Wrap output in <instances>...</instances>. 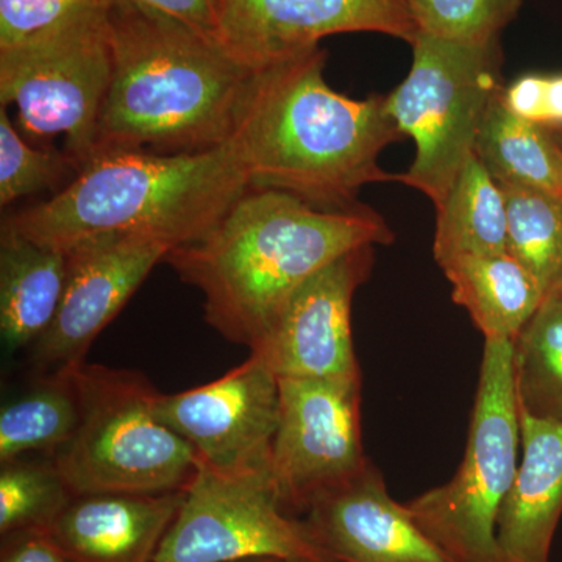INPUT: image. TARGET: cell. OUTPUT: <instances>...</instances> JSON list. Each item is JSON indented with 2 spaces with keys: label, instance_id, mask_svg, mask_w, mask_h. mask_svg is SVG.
<instances>
[{
  "label": "cell",
  "instance_id": "9",
  "mask_svg": "<svg viewBox=\"0 0 562 562\" xmlns=\"http://www.w3.org/2000/svg\"><path fill=\"white\" fill-rule=\"evenodd\" d=\"M336 562L284 513L272 471L224 473L199 461L154 562Z\"/></svg>",
  "mask_w": 562,
  "mask_h": 562
},
{
  "label": "cell",
  "instance_id": "16",
  "mask_svg": "<svg viewBox=\"0 0 562 562\" xmlns=\"http://www.w3.org/2000/svg\"><path fill=\"white\" fill-rule=\"evenodd\" d=\"M184 490L72 495L46 535L70 562H154Z\"/></svg>",
  "mask_w": 562,
  "mask_h": 562
},
{
  "label": "cell",
  "instance_id": "11",
  "mask_svg": "<svg viewBox=\"0 0 562 562\" xmlns=\"http://www.w3.org/2000/svg\"><path fill=\"white\" fill-rule=\"evenodd\" d=\"M280 379L262 351L203 386L160 394L158 419L181 436L199 460L224 473L272 471Z\"/></svg>",
  "mask_w": 562,
  "mask_h": 562
},
{
  "label": "cell",
  "instance_id": "33",
  "mask_svg": "<svg viewBox=\"0 0 562 562\" xmlns=\"http://www.w3.org/2000/svg\"><path fill=\"white\" fill-rule=\"evenodd\" d=\"M241 562H283V561H276V560H251V561H241Z\"/></svg>",
  "mask_w": 562,
  "mask_h": 562
},
{
  "label": "cell",
  "instance_id": "27",
  "mask_svg": "<svg viewBox=\"0 0 562 562\" xmlns=\"http://www.w3.org/2000/svg\"><path fill=\"white\" fill-rule=\"evenodd\" d=\"M77 176L65 150L35 149L0 109V205L2 209L41 191H61Z\"/></svg>",
  "mask_w": 562,
  "mask_h": 562
},
{
  "label": "cell",
  "instance_id": "1",
  "mask_svg": "<svg viewBox=\"0 0 562 562\" xmlns=\"http://www.w3.org/2000/svg\"><path fill=\"white\" fill-rule=\"evenodd\" d=\"M394 233L369 206L322 210L288 192L250 187L199 241L173 247L165 262L203 295L206 324L257 350L294 292L313 273Z\"/></svg>",
  "mask_w": 562,
  "mask_h": 562
},
{
  "label": "cell",
  "instance_id": "21",
  "mask_svg": "<svg viewBox=\"0 0 562 562\" xmlns=\"http://www.w3.org/2000/svg\"><path fill=\"white\" fill-rule=\"evenodd\" d=\"M475 155L497 183L522 184L562 199V149L552 127L516 116L492 102Z\"/></svg>",
  "mask_w": 562,
  "mask_h": 562
},
{
  "label": "cell",
  "instance_id": "3",
  "mask_svg": "<svg viewBox=\"0 0 562 562\" xmlns=\"http://www.w3.org/2000/svg\"><path fill=\"white\" fill-rule=\"evenodd\" d=\"M110 25L113 74L91 158L201 154L232 139L254 68L217 36L128 0H113Z\"/></svg>",
  "mask_w": 562,
  "mask_h": 562
},
{
  "label": "cell",
  "instance_id": "20",
  "mask_svg": "<svg viewBox=\"0 0 562 562\" xmlns=\"http://www.w3.org/2000/svg\"><path fill=\"white\" fill-rule=\"evenodd\" d=\"M508 250V214L501 184L476 155L462 166L436 206L432 255L441 268L458 258Z\"/></svg>",
  "mask_w": 562,
  "mask_h": 562
},
{
  "label": "cell",
  "instance_id": "10",
  "mask_svg": "<svg viewBox=\"0 0 562 562\" xmlns=\"http://www.w3.org/2000/svg\"><path fill=\"white\" fill-rule=\"evenodd\" d=\"M361 376L280 379L273 482L284 508L306 512L325 492L366 471Z\"/></svg>",
  "mask_w": 562,
  "mask_h": 562
},
{
  "label": "cell",
  "instance_id": "29",
  "mask_svg": "<svg viewBox=\"0 0 562 562\" xmlns=\"http://www.w3.org/2000/svg\"><path fill=\"white\" fill-rule=\"evenodd\" d=\"M128 2L183 22L195 31L217 36L214 0H128Z\"/></svg>",
  "mask_w": 562,
  "mask_h": 562
},
{
  "label": "cell",
  "instance_id": "26",
  "mask_svg": "<svg viewBox=\"0 0 562 562\" xmlns=\"http://www.w3.org/2000/svg\"><path fill=\"white\" fill-rule=\"evenodd\" d=\"M417 31L458 43L501 38L524 0H403Z\"/></svg>",
  "mask_w": 562,
  "mask_h": 562
},
{
  "label": "cell",
  "instance_id": "24",
  "mask_svg": "<svg viewBox=\"0 0 562 562\" xmlns=\"http://www.w3.org/2000/svg\"><path fill=\"white\" fill-rule=\"evenodd\" d=\"M508 214V251L535 277L546 299L562 294V199L522 184L498 183Z\"/></svg>",
  "mask_w": 562,
  "mask_h": 562
},
{
  "label": "cell",
  "instance_id": "25",
  "mask_svg": "<svg viewBox=\"0 0 562 562\" xmlns=\"http://www.w3.org/2000/svg\"><path fill=\"white\" fill-rule=\"evenodd\" d=\"M72 495L52 460L5 462L0 471V535L46 531Z\"/></svg>",
  "mask_w": 562,
  "mask_h": 562
},
{
  "label": "cell",
  "instance_id": "8",
  "mask_svg": "<svg viewBox=\"0 0 562 562\" xmlns=\"http://www.w3.org/2000/svg\"><path fill=\"white\" fill-rule=\"evenodd\" d=\"M111 3H92L35 35L0 46V103L16 105L29 135H63V150L77 172L90 161L113 74Z\"/></svg>",
  "mask_w": 562,
  "mask_h": 562
},
{
  "label": "cell",
  "instance_id": "31",
  "mask_svg": "<svg viewBox=\"0 0 562 562\" xmlns=\"http://www.w3.org/2000/svg\"><path fill=\"white\" fill-rule=\"evenodd\" d=\"M542 111V125L562 127V76L546 77Z\"/></svg>",
  "mask_w": 562,
  "mask_h": 562
},
{
  "label": "cell",
  "instance_id": "2",
  "mask_svg": "<svg viewBox=\"0 0 562 562\" xmlns=\"http://www.w3.org/2000/svg\"><path fill=\"white\" fill-rule=\"evenodd\" d=\"M321 46L254 70L231 139L250 184L322 210L360 206L362 188L395 176L380 155L403 138L384 95L351 99L325 80Z\"/></svg>",
  "mask_w": 562,
  "mask_h": 562
},
{
  "label": "cell",
  "instance_id": "5",
  "mask_svg": "<svg viewBox=\"0 0 562 562\" xmlns=\"http://www.w3.org/2000/svg\"><path fill=\"white\" fill-rule=\"evenodd\" d=\"M79 425L52 454L74 495H157L187 490L199 457L155 414L158 392L138 372L83 364L69 369Z\"/></svg>",
  "mask_w": 562,
  "mask_h": 562
},
{
  "label": "cell",
  "instance_id": "6",
  "mask_svg": "<svg viewBox=\"0 0 562 562\" xmlns=\"http://www.w3.org/2000/svg\"><path fill=\"white\" fill-rule=\"evenodd\" d=\"M409 46L408 76L384 95L391 120L416 144L412 166L395 181L438 206L475 155L484 117L502 94V43H458L419 33Z\"/></svg>",
  "mask_w": 562,
  "mask_h": 562
},
{
  "label": "cell",
  "instance_id": "23",
  "mask_svg": "<svg viewBox=\"0 0 562 562\" xmlns=\"http://www.w3.org/2000/svg\"><path fill=\"white\" fill-rule=\"evenodd\" d=\"M513 344L519 412L562 422V294L546 299Z\"/></svg>",
  "mask_w": 562,
  "mask_h": 562
},
{
  "label": "cell",
  "instance_id": "14",
  "mask_svg": "<svg viewBox=\"0 0 562 562\" xmlns=\"http://www.w3.org/2000/svg\"><path fill=\"white\" fill-rule=\"evenodd\" d=\"M373 246L336 258L313 273L288 302L257 350L279 379H351L360 375L351 339V302L371 276Z\"/></svg>",
  "mask_w": 562,
  "mask_h": 562
},
{
  "label": "cell",
  "instance_id": "13",
  "mask_svg": "<svg viewBox=\"0 0 562 562\" xmlns=\"http://www.w3.org/2000/svg\"><path fill=\"white\" fill-rule=\"evenodd\" d=\"M217 38L258 69L341 33H382L412 44L419 35L403 0H214Z\"/></svg>",
  "mask_w": 562,
  "mask_h": 562
},
{
  "label": "cell",
  "instance_id": "7",
  "mask_svg": "<svg viewBox=\"0 0 562 562\" xmlns=\"http://www.w3.org/2000/svg\"><path fill=\"white\" fill-rule=\"evenodd\" d=\"M520 460L514 344L484 341L479 390L461 465L449 483L406 503L420 530L452 562H505L497 520Z\"/></svg>",
  "mask_w": 562,
  "mask_h": 562
},
{
  "label": "cell",
  "instance_id": "22",
  "mask_svg": "<svg viewBox=\"0 0 562 562\" xmlns=\"http://www.w3.org/2000/svg\"><path fill=\"white\" fill-rule=\"evenodd\" d=\"M79 416L69 369L40 380L0 409V464L33 452H58L76 432Z\"/></svg>",
  "mask_w": 562,
  "mask_h": 562
},
{
  "label": "cell",
  "instance_id": "17",
  "mask_svg": "<svg viewBox=\"0 0 562 562\" xmlns=\"http://www.w3.org/2000/svg\"><path fill=\"white\" fill-rule=\"evenodd\" d=\"M562 516V422L520 413V460L497 520L505 562H549Z\"/></svg>",
  "mask_w": 562,
  "mask_h": 562
},
{
  "label": "cell",
  "instance_id": "12",
  "mask_svg": "<svg viewBox=\"0 0 562 562\" xmlns=\"http://www.w3.org/2000/svg\"><path fill=\"white\" fill-rule=\"evenodd\" d=\"M171 244L147 235L106 233L66 249V284L50 327L33 344L41 368H76L138 291Z\"/></svg>",
  "mask_w": 562,
  "mask_h": 562
},
{
  "label": "cell",
  "instance_id": "18",
  "mask_svg": "<svg viewBox=\"0 0 562 562\" xmlns=\"http://www.w3.org/2000/svg\"><path fill=\"white\" fill-rule=\"evenodd\" d=\"M66 251L0 228V335L9 353L33 346L60 308Z\"/></svg>",
  "mask_w": 562,
  "mask_h": 562
},
{
  "label": "cell",
  "instance_id": "15",
  "mask_svg": "<svg viewBox=\"0 0 562 562\" xmlns=\"http://www.w3.org/2000/svg\"><path fill=\"white\" fill-rule=\"evenodd\" d=\"M306 514L314 538L336 562H452L420 530L408 506L391 497L372 462L317 497Z\"/></svg>",
  "mask_w": 562,
  "mask_h": 562
},
{
  "label": "cell",
  "instance_id": "28",
  "mask_svg": "<svg viewBox=\"0 0 562 562\" xmlns=\"http://www.w3.org/2000/svg\"><path fill=\"white\" fill-rule=\"evenodd\" d=\"M102 0H0V46H9Z\"/></svg>",
  "mask_w": 562,
  "mask_h": 562
},
{
  "label": "cell",
  "instance_id": "30",
  "mask_svg": "<svg viewBox=\"0 0 562 562\" xmlns=\"http://www.w3.org/2000/svg\"><path fill=\"white\" fill-rule=\"evenodd\" d=\"M0 562H70L44 531H21L2 538Z\"/></svg>",
  "mask_w": 562,
  "mask_h": 562
},
{
  "label": "cell",
  "instance_id": "19",
  "mask_svg": "<svg viewBox=\"0 0 562 562\" xmlns=\"http://www.w3.org/2000/svg\"><path fill=\"white\" fill-rule=\"evenodd\" d=\"M441 269L454 303L468 310L484 341H514L546 301L538 281L508 250L458 258Z\"/></svg>",
  "mask_w": 562,
  "mask_h": 562
},
{
  "label": "cell",
  "instance_id": "4",
  "mask_svg": "<svg viewBox=\"0 0 562 562\" xmlns=\"http://www.w3.org/2000/svg\"><path fill=\"white\" fill-rule=\"evenodd\" d=\"M250 187L231 140L201 154L109 151L94 155L54 198L9 214L2 225L60 250L106 233L179 247L209 235Z\"/></svg>",
  "mask_w": 562,
  "mask_h": 562
},
{
  "label": "cell",
  "instance_id": "32",
  "mask_svg": "<svg viewBox=\"0 0 562 562\" xmlns=\"http://www.w3.org/2000/svg\"><path fill=\"white\" fill-rule=\"evenodd\" d=\"M554 136H557L558 143H560L562 149V127H552Z\"/></svg>",
  "mask_w": 562,
  "mask_h": 562
}]
</instances>
